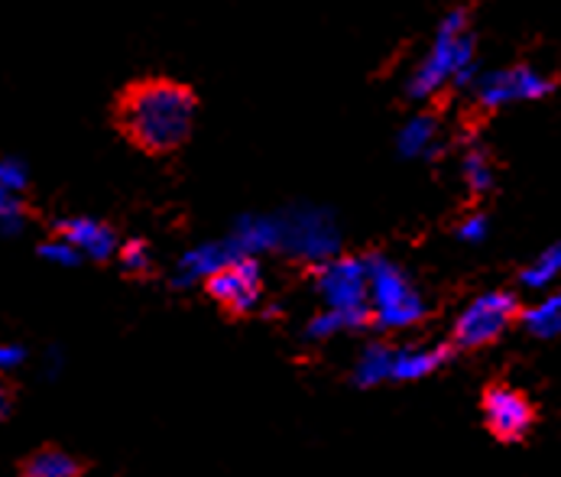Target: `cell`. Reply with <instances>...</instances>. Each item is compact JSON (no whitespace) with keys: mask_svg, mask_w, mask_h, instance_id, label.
I'll list each match as a JSON object with an SVG mask.
<instances>
[{"mask_svg":"<svg viewBox=\"0 0 561 477\" xmlns=\"http://www.w3.org/2000/svg\"><path fill=\"white\" fill-rule=\"evenodd\" d=\"M445 357H448V351H435V354H402V357H393L390 374H397V377H422V374L435 371Z\"/></svg>","mask_w":561,"mask_h":477,"instance_id":"obj_10","label":"cell"},{"mask_svg":"<svg viewBox=\"0 0 561 477\" xmlns=\"http://www.w3.org/2000/svg\"><path fill=\"white\" fill-rule=\"evenodd\" d=\"M374 276V296H377V309L387 325H402V321H415L422 316V303L415 299V293L405 286L402 273H397L390 263H377L370 270Z\"/></svg>","mask_w":561,"mask_h":477,"instance_id":"obj_5","label":"cell"},{"mask_svg":"<svg viewBox=\"0 0 561 477\" xmlns=\"http://www.w3.org/2000/svg\"><path fill=\"white\" fill-rule=\"evenodd\" d=\"M56 240L69 243L72 250H84L98 260L111 257L114 250V231L104 228L101 222H91V218H72V222H59L56 225Z\"/></svg>","mask_w":561,"mask_h":477,"instance_id":"obj_7","label":"cell"},{"mask_svg":"<svg viewBox=\"0 0 561 477\" xmlns=\"http://www.w3.org/2000/svg\"><path fill=\"white\" fill-rule=\"evenodd\" d=\"M121 263L130 270V273H147L150 270V257H147V247L140 240H130L124 250H121Z\"/></svg>","mask_w":561,"mask_h":477,"instance_id":"obj_15","label":"cell"},{"mask_svg":"<svg viewBox=\"0 0 561 477\" xmlns=\"http://www.w3.org/2000/svg\"><path fill=\"white\" fill-rule=\"evenodd\" d=\"M324 289L331 296L334 306H341L344 313H360L364 306V289H367V266L357 263V260H344V263H334L328 273H324Z\"/></svg>","mask_w":561,"mask_h":477,"instance_id":"obj_6","label":"cell"},{"mask_svg":"<svg viewBox=\"0 0 561 477\" xmlns=\"http://www.w3.org/2000/svg\"><path fill=\"white\" fill-rule=\"evenodd\" d=\"M16 361H23V351L20 348H0V371L3 367H13Z\"/></svg>","mask_w":561,"mask_h":477,"instance_id":"obj_19","label":"cell"},{"mask_svg":"<svg viewBox=\"0 0 561 477\" xmlns=\"http://www.w3.org/2000/svg\"><path fill=\"white\" fill-rule=\"evenodd\" d=\"M559 260H561V250L559 247H552L533 270H526L523 273V283H529V286H542V283H549L552 276H556V270H559Z\"/></svg>","mask_w":561,"mask_h":477,"instance_id":"obj_12","label":"cell"},{"mask_svg":"<svg viewBox=\"0 0 561 477\" xmlns=\"http://www.w3.org/2000/svg\"><path fill=\"white\" fill-rule=\"evenodd\" d=\"M84 475V465L79 458L59 452V448H43L36 452L33 458L23 462V472L20 477H81Z\"/></svg>","mask_w":561,"mask_h":477,"instance_id":"obj_8","label":"cell"},{"mask_svg":"<svg viewBox=\"0 0 561 477\" xmlns=\"http://www.w3.org/2000/svg\"><path fill=\"white\" fill-rule=\"evenodd\" d=\"M26 185V169L16 159H3L0 162V189L3 192H20Z\"/></svg>","mask_w":561,"mask_h":477,"instance_id":"obj_16","label":"cell"},{"mask_svg":"<svg viewBox=\"0 0 561 477\" xmlns=\"http://www.w3.org/2000/svg\"><path fill=\"white\" fill-rule=\"evenodd\" d=\"M10 402H13V399H10V387H7V381L0 377V419L10 412Z\"/></svg>","mask_w":561,"mask_h":477,"instance_id":"obj_20","label":"cell"},{"mask_svg":"<svg viewBox=\"0 0 561 477\" xmlns=\"http://www.w3.org/2000/svg\"><path fill=\"white\" fill-rule=\"evenodd\" d=\"M468 179H471V185H474V189H486V185H490L486 162H483L481 157H471V162H468Z\"/></svg>","mask_w":561,"mask_h":477,"instance_id":"obj_18","label":"cell"},{"mask_svg":"<svg viewBox=\"0 0 561 477\" xmlns=\"http://www.w3.org/2000/svg\"><path fill=\"white\" fill-rule=\"evenodd\" d=\"M561 299H549L546 306H539V309H533V313H523L519 318H526V325L536 331V334H542V338H552V334H559L561 328Z\"/></svg>","mask_w":561,"mask_h":477,"instance_id":"obj_11","label":"cell"},{"mask_svg":"<svg viewBox=\"0 0 561 477\" xmlns=\"http://www.w3.org/2000/svg\"><path fill=\"white\" fill-rule=\"evenodd\" d=\"M481 412L486 432L503 442V445H516L523 442L533 425L539 422V406L523 394L519 387L506 384V381H490L481 394Z\"/></svg>","mask_w":561,"mask_h":477,"instance_id":"obj_2","label":"cell"},{"mask_svg":"<svg viewBox=\"0 0 561 477\" xmlns=\"http://www.w3.org/2000/svg\"><path fill=\"white\" fill-rule=\"evenodd\" d=\"M205 289H208V296H211L215 303H221L225 313H231V316H247V313L256 306L260 289H263V283H260V266H256L253 260H234V263L215 270V273L208 276Z\"/></svg>","mask_w":561,"mask_h":477,"instance_id":"obj_4","label":"cell"},{"mask_svg":"<svg viewBox=\"0 0 561 477\" xmlns=\"http://www.w3.org/2000/svg\"><path fill=\"white\" fill-rule=\"evenodd\" d=\"M23 215H26V208L20 205V198L13 192H3L0 189V228L3 231H13L23 222Z\"/></svg>","mask_w":561,"mask_h":477,"instance_id":"obj_13","label":"cell"},{"mask_svg":"<svg viewBox=\"0 0 561 477\" xmlns=\"http://www.w3.org/2000/svg\"><path fill=\"white\" fill-rule=\"evenodd\" d=\"M43 257H49V260H59V263H76L79 260V250H72L69 243H62V240H53V243H43V250H39Z\"/></svg>","mask_w":561,"mask_h":477,"instance_id":"obj_17","label":"cell"},{"mask_svg":"<svg viewBox=\"0 0 561 477\" xmlns=\"http://www.w3.org/2000/svg\"><path fill=\"white\" fill-rule=\"evenodd\" d=\"M390 367H393V357H390V351H387V348H377V351H370V354H367L360 381H364V384H370V381H377V377L390 374Z\"/></svg>","mask_w":561,"mask_h":477,"instance_id":"obj_14","label":"cell"},{"mask_svg":"<svg viewBox=\"0 0 561 477\" xmlns=\"http://www.w3.org/2000/svg\"><path fill=\"white\" fill-rule=\"evenodd\" d=\"M542 91H549V84L546 81H539L536 76H529V72H510V76H496V79H490L486 84V101L493 104V101H503V98H516V94H526V98H533V94H542Z\"/></svg>","mask_w":561,"mask_h":477,"instance_id":"obj_9","label":"cell"},{"mask_svg":"<svg viewBox=\"0 0 561 477\" xmlns=\"http://www.w3.org/2000/svg\"><path fill=\"white\" fill-rule=\"evenodd\" d=\"M519 316H523V309H519L516 296H510V293H486L481 299H474L465 309V316L455 321L451 344L458 351L486 348V344H493Z\"/></svg>","mask_w":561,"mask_h":477,"instance_id":"obj_3","label":"cell"},{"mask_svg":"<svg viewBox=\"0 0 561 477\" xmlns=\"http://www.w3.org/2000/svg\"><path fill=\"white\" fill-rule=\"evenodd\" d=\"M195 114V91L165 76H147L124 84L111 107L117 134L147 157H169L182 150L192 137Z\"/></svg>","mask_w":561,"mask_h":477,"instance_id":"obj_1","label":"cell"}]
</instances>
